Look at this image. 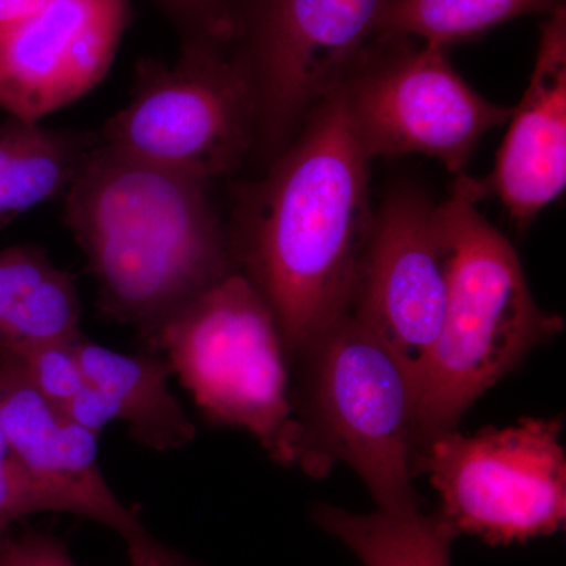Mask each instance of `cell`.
Listing matches in <instances>:
<instances>
[{"label":"cell","instance_id":"8992f818","mask_svg":"<svg viewBox=\"0 0 566 566\" xmlns=\"http://www.w3.org/2000/svg\"><path fill=\"white\" fill-rule=\"evenodd\" d=\"M133 87L99 144L208 182L255 150L259 103L237 44L181 41L174 63L140 59Z\"/></svg>","mask_w":566,"mask_h":566},{"label":"cell","instance_id":"6da1fadb","mask_svg":"<svg viewBox=\"0 0 566 566\" xmlns=\"http://www.w3.org/2000/svg\"><path fill=\"white\" fill-rule=\"evenodd\" d=\"M368 163L338 88L241 197L234 255L273 312L289 360L352 308L375 221Z\"/></svg>","mask_w":566,"mask_h":566},{"label":"cell","instance_id":"5b68a950","mask_svg":"<svg viewBox=\"0 0 566 566\" xmlns=\"http://www.w3.org/2000/svg\"><path fill=\"white\" fill-rule=\"evenodd\" d=\"M144 344L163 354L210 422L248 431L282 465L296 464L290 360L273 312L241 271L164 319Z\"/></svg>","mask_w":566,"mask_h":566},{"label":"cell","instance_id":"2e32d148","mask_svg":"<svg viewBox=\"0 0 566 566\" xmlns=\"http://www.w3.org/2000/svg\"><path fill=\"white\" fill-rule=\"evenodd\" d=\"M98 136L0 118V233L24 212L63 199Z\"/></svg>","mask_w":566,"mask_h":566},{"label":"cell","instance_id":"ac0fdd59","mask_svg":"<svg viewBox=\"0 0 566 566\" xmlns=\"http://www.w3.org/2000/svg\"><path fill=\"white\" fill-rule=\"evenodd\" d=\"M560 0H390L378 22L382 43L412 36L447 48L528 13H549Z\"/></svg>","mask_w":566,"mask_h":566},{"label":"cell","instance_id":"7a4b0ae2","mask_svg":"<svg viewBox=\"0 0 566 566\" xmlns=\"http://www.w3.org/2000/svg\"><path fill=\"white\" fill-rule=\"evenodd\" d=\"M65 221L98 286L104 318L142 340L240 271L211 182L96 142L71 182Z\"/></svg>","mask_w":566,"mask_h":566},{"label":"cell","instance_id":"277c9868","mask_svg":"<svg viewBox=\"0 0 566 566\" xmlns=\"http://www.w3.org/2000/svg\"><path fill=\"white\" fill-rule=\"evenodd\" d=\"M452 244L444 322L417 387L416 453L455 430L465 409L564 319L535 303L517 253L460 188L439 205Z\"/></svg>","mask_w":566,"mask_h":566},{"label":"cell","instance_id":"484cf974","mask_svg":"<svg viewBox=\"0 0 566 566\" xmlns=\"http://www.w3.org/2000/svg\"><path fill=\"white\" fill-rule=\"evenodd\" d=\"M10 535V532L9 534H0V554H2V549H3V545H6V539H7V536Z\"/></svg>","mask_w":566,"mask_h":566},{"label":"cell","instance_id":"9a60e30c","mask_svg":"<svg viewBox=\"0 0 566 566\" xmlns=\"http://www.w3.org/2000/svg\"><path fill=\"white\" fill-rule=\"evenodd\" d=\"M81 315L76 283L44 249H0V345L74 340Z\"/></svg>","mask_w":566,"mask_h":566},{"label":"cell","instance_id":"603a6c76","mask_svg":"<svg viewBox=\"0 0 566 566\" xmlns=\"http://www.w3.org/2000/svg\"><path fill=\"white\" fill-rule=\"evenodd\" d=\"M61 412L74 423L87 428L95 434L102 433L103 428L115 420L114 409L106 395L88 382H85V386L74 395L73 400L65 408L61 409Z\"/></svg>","mask_w":566,"mask_h":566},{"label":"cell","instance_id":"7c38bea8","mask_svg":"<svg viewBox=\"0 0 566 566\" xmlns=\"http://www.w3.org/2000/svg\"><path fill=\"white\" fill-rule=\"evenodd\" d=\"M0 419L11 452L46 512L87 517L117 532L126 545L150 535L107 485L98 463L99 434L44 400L6 346H0Z\"/></svg>","mask_w":566,"mask_h":566},{"label":"cell","instance_id":"d6986e66","mask_svg":"<svg viewBox=\"0 0 566 566\" xmlns=\"http://www.w3.org/2000/svg\"><path fill=\"white\" fill-rule=\"evenodd\" d=\"M74 340L6 346L17 354L32 386L59 411L85 386Z\"/></svg>","mask_w":566,"mask_h":566},{"label":"cell","instance_id":"e0dca14e","mask_svg":"<svg viewBox=\"0 0 566 566\" xmlns=\"http://www.w3.org/2000/svg\"><path fill=\"white\" fill-rule=\"evenodd\" d=\"M312 520L364 566H452L450 547L455 538L420 506L354 513L319 504L312 510Z\"/></svg>","mask_w":566,"mask_h":566},{"label":"cell","instance_id":"4fadbf2b","mask_svg":"<svg viewBox=\"0 0 566 566\" xmlns=\"http://www.w3.org/2000/svg\"><path fill=\"white\" fill-rule=\"evenodd\" d=\"M476 203L495 196L524 229L566 186V10L549 11L527 91L510 114L509 133L485 180L460 175L457 182Z\"/></svg>","mask_w":566,"mask_h":566},{"label":"cell","instance_id":"cb8c5ba5","mask_svg":"<svg viewBox=\"0 0 566 566\" xmlns=\"http://www.w3.org/2000/svg\"><path fill=\"white\" fill-rule=\"evenodd\" d=\"M129 566H202L151 535L128 545Z\"/></svg>","mask_w":566,"mask_h":566},{"label":"cell","instance_id":"8fae6325","mask_svg":"<svg viewBox=\"0 0 566 566\" xmlns=\"http://www.w3.org/2000/svg\"><path fill=\"white\" fill-rule=\"evenodd\" d=\"M129 0H44L0 28V111L24 120L62 109L106 76Z\"/></svg>","mask_w":566,"mask_h":566},{"label":"cell","instance_id":"3957f363","mask_svg":"<svg viewBox=\"0 0 566 566\" xmlns=\"http://www.w3.org/2000/svg\"><path fill=\"white\" fill-rule=\"evenodd\" d=\"M296 464L323 479L348 464L378 509L420 506L415 483L417 394L389 349L352 314L290 359Z\"/></svg>","mask_w":566,"mask_h":566},{"label":"cell","instance_id":"ba28073f","mask_svg":"<svg viewBox=\"0 0 566 566\" xmlns=\"http://www.w3.org/2000/svg\"><path fill=\"white\" fill-rule=\"evenodd\" d=\"M390 0H244L238 51L259 103L255 150L275 158L290 134L348 81Z\"/></svg>","mask_w":566,"mask_h":566},{"label":"cell","instance_id":"9c48e42d","mask_svg":"<svg viewBox=\"0 0 566 566\" xmlns=\"http://www.w3.org/2000/svg\"><path fill=\"white\" fill-rule=\"evenodd\" d=\"M446 50L424 43L379 61L367 55L342 85L368 158L430 156L460 177L480 139L509 120L512 109L479 95L453 69Z\"/></svg>","mask_w":566,"mask_h":566},{"label":"cell","instance_id":"d4e9b609","mask_svg":"<svg viewBox=\"0 0 566 566\" xmlns=\"http://www.w3.org/2000/svg\"><path fill=\"white\" fill-rule=\"evenodd\" d=\"M43 2L44 0H0V28L20 20Z\"/></svg>","mask_w":566,"mask_h":566},{"label":"cell","instance_id":"44dd1931","mask_svg":"<svg viewBox=\"0 0 566 566\" xmlns=\"http://www.w3.org/2000/svg\"><path fill=\"white\" fill-rule=\"evenodd\" d=\"M43 512V501L11 452L0 419V534H9L22 517Z\"/></svg>","mask_w":566,"mask_h":566},{"label":"cell","instance_id":"52a82bcc","mask_svg":"<svg viewBox=\"0 0 566 566\" xmlns=\"http://www.w3.org/2000/svg\"><path fill=\"white\" fill-rule=\"evenodd\" d=\"M562 422L524 417L474 436L455 430L434 436L415 458V475L438 491L436 513L457 538L488 545L526 543L560 531L566 521V455Z\"/></svg>","mask_w":566,"mask_h":566},{"label":"cell","instance_id":"7402d4cb","mask_svg":"<svg viewBox=\"0 0 566 566\" xmlns=\"http://www.w3.org/2000/svg\"><path fill=\"white\" fill-rule=\"evenodd\" d=\"M0 566H77L61 539L41 532L7 536Z\"/></svg>","mask_w":566,"mask_h":566},{"label":"cell","instance_id":"5bb4252c","mask_svg":"<svg viewBox=\"0 0 566 566\" xmlns=\"http://www.w3.org/2000/svg\"><path fill=\"white\" fill-rule=\"evenodd\" d=\"M85 382L106 395L115 420H123L140 446L169 452L191 444L196 424L169 389L172 368L156 352L123 354L84 335L74 340Z\"/></svg>","mask_w":566,"mask_h":566},{"label":"cell","instance_id":"30bf717a","mask_svg":"<svg viewBox=\"0 0 566 566\" xmlns=\"http://www.w3.org/2000/svg\"><path fill=\"white\" fill-rule=\"evenodd\" d=\"M452 244L441 208L398 189L375 212L349 314L397 357L419 387L444 322Z\"/></svg>","mask_w":566,"mask_h":566},{"label":"cell","instance_id":"ffe728a7","mask_svg":"<svg viewBox=\"0 0 566 566\" xmlns=\"http://www.w3.org/2000/svg\"><path fill=\"white\" fill-rule=\"evenodd\" d=\"M180 32L181 41L234 43L244 0H151Z\"/></svg>","mask_w":566,"mask_h":566}]
</instances>
